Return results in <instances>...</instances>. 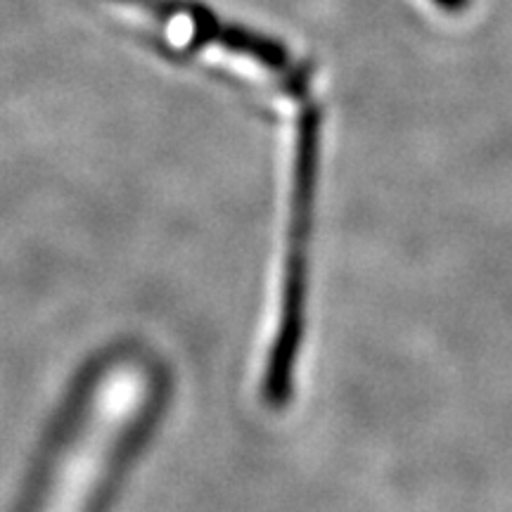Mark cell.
<instances>
[{"mask_svg":"<svg viewBox=\"0 0 512 512\" xmlns=\"http://www.w3.org/2000/svg\"><path fill=\"white\" fill-rule=\"evenodd\" d=\"M114 373V370H112ZM102 373L100 382H91L83 392L72 422V446L76 451V491L98 486L105 470H110L121 448L131 444V432L143 415L147 382H133L124 399L114 401V375Z\"/></svg>","mask_w":512,"mask_h":512,"instance_id":"obj_1","label":"cell"}]
</instances>
